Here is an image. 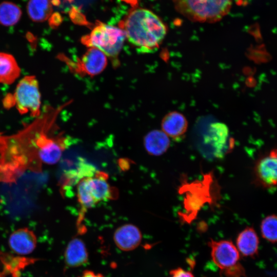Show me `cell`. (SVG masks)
Returning <instances> with one entry per match:
<instances>
[{
    "mask_svg": "<svg viewBox=\"0 0 277 277\" xmlns=\"http://www.w3.org/2000/svg\"><path fill=\"white\" fill-rule=\"evenodd\" d=\"M27 9L30 18L35 22L48 19L53 11L50 0H29Z\"/></svg>",
    "mask_w": 277,
    "mask_h": 277,
    "instance_id": "obj_17",
    "label": "cell"
},
{
    "mask_svg": "<svg viewBox=\"0 0 277 277\" xmlns=\"http://www.w3.org/2000/svg\"><path fill=\"white\" fill-rule=\"evenodd\" d=\"M170 144V138L162 130H151L144 137L145 149L151 155H163L168 150Z\"/></svg>",
    "mask_w": 277,
    "mask_h": 277,
    "instance_id": "obj_15",
    "label": "cell"
},
{
    "mask_svg": "<svg viewBox=\"0 0 277 277\" xmlns=\"http://www.w3.org/2000/svg\"><path fill=\"white\" fill-rule=\"evenodd\" d=\"M229 131L227 126L221 123H213L210 125L207 138L209 143L217 149L223 148L222 146L226 144L228 136Z\"/></svg>",
    "mask_w": 277,
    "mask_h": 277,
    "instance_id": "obj_19",
    "label": "cell"
},
{
    "mask_svg": "<svg viewBox=\"0 0 277 277\" xmlns=\"http://www.w3.org/2000/svg\"><path fill=\"white\" fill-rule=\"evenodd\" d=\"M37 156L42 162L48 165L57 163L61 159L64 147L60 141L48 137L43 132L34 139Z\"/></svg>",
    "mask_w": 277,
    "mask_h": 277,
    "instance_id": "obj_9",
    "label": "cell"
},
{
    "mask_svg": "<svg viewBox=\"0 0 277 277\" xmlns=\"http://www.w3.org/2000/svg\"><path fill=\"white\" fill-rule=\"evenodd\" d=\"M68 65L82 75L95 76L101 73L107 65V56L100 50L90 47L76 61L69 60Z\"/></svg>",
    "mask_w": 277,
    "mask_h": 277,
    "instance_id": "obj_8",
    "label": "cell"
},
{
    "mask_svg": "<svg viewBox=\"0 0 277 277\" xmlns=\"http://www.w3.org/2000/svg\"><path fill=\"white\" fill-rule=\"evenodd\" d=\"M70 16L74 23L86 24L87 21L84 15L75 8L70 10Z\"/></svg>",
    "mask_w": 277,
    "mask_h": 277,
    "instance_id": "obj_21",
    "label": "cell"
},
{
    "mask_svg": "<svg viewBox=\"0 0 277 277\" xmlns=\"http://www.w3.org/2000/svg\"><path fill=\"white\" fill-rule=\"evenodd\" d=\"M76 193L78 202L85 210L115 196V191L108 182L106 174L100 172L81 179L78 182Z\"/></svg>",
    "mask_w": 277,
    "mask_h": 277,
    "instance_id": "obj_5",
    "label": "cell"
},
{
    "mask_svg": "<svg viewBox=\"0 0 277 277\" xmlns=\"http://www.w3.org/2000/svg\"><path fill=\"white\" fill-rule=\"evenodd\" d=\"M262 237L271 243H277V215L275 214L266 216L260 224Z\"/></svg>",
    "mask_w": 277,
    "mask_h": 277,
    "instance_id": "obj_20",
    "label": "cell"
},
{
    "mask_svg": "<svg viewBox=\"0 0 277 277\" xmlns=\"http://www.w3.org/2000/svg\"><path fill=\"white\" fill-rule=\"evenodd\" d=\"M188 121L181 113L174 111L166 114L161 122L162 130L173 140L181 139L188 128Z\"/></svg>",
    "mask_w": 277,
    "mask_h": 277,
    "instance_id": "obj_12",
    "label": "cell"
},
{
    "mask_svg": "<svg viewBox=\"0 0 277 277\" xmlns=\"http://www.w3.org/2000/svg\"><path fill=\"white\" fill-rule=\"evenodd\" d=\"M8 244L14 253L19 255H27L35 249L37 238L32 230L26 227L21 228L10 235Z\"/></svg>",
    "mask_w": 277,
    "mask_h": 277,
    "instance_id": "obj_10",
    "label": "cell"
},
{
    "mask_svg": "<svg viewBox=\"0 0 277 277\" xmlns=\"http://www.w3.org/2000/svg\"><path fill=\"white\" fill-rule=\"evenodd\" d=\"M180 13L199 22L219 21L229 12L233 0H172Z\"/></svg>",
    "mask_w": 277,
    "mask_h": 277,
    "instance_id": "obj_2",
    "label": "cell"
},
{
    "mask_svg": "<svg viewBox=\"0 0 277 277\" xmlns=\"http://www.w3.org/2000/svg\"><path fill=\"white\" fill-rule=\"evenodd\" d=\"M142 235L137 227L132 224H124L117 228L113 235V240L118 249L130 251L141 244Z\"/></svg>",
    "mask_w": 277,
    "mask_h": 277,
    "instance_id": "obj_11",
    "label": "cell"
},
{
    "mask_svg": "<svg viewBox=\"0 0 277 277\" xmlns=\"http://www.w3.org/2000/svg\"><path fill=\"white\" fill-rule=\"evenodd\" d=\"M126 39L125 32L119 27L97 21L91 32L82 36L81 42L87 47L95 48L107 57L115 59Z\"/></svg>",
    "mask_w": 277,
    "mask_h": 277,
    "instance_id": "obj_3",
    "label": "cell"
},
{
    "mask_svg": "<svg viewBox=\"0 0 277 277\" xmlns=\"http://www.w3.org/2000/svg\"><path fill=\"white\" fill-rule=\"evenodd\" d=\"M169 274L170 277H194L191 272L181 267L171 270Z\"/></svg>",
    "mask_w": 277,
    "mask_h": 277,
    "instance_id": "obj_22",
    "label": "cell"
},
{
    "mask_svg": "<svg viewBox=\"0 0 277 277\" xmlns=\"http://www.w3.org/2000/svg\"><path fill=\"white\" fill-rule=\"evenodd\" d=\"M64 258L66 265L70 268L80 267L86 264L88 253L83 241L77 238L72 239L67 246Z\"/></svg>",
    "mask_w": 277,
    "mask_h": 277,
    "instance_id": "obj_14",
    "label": "cell"
},
{
    "mask_svg": "<svg viewBox=\"0 0 277 277\" xmlns=\"http://www.w3.org/2000/svg\"><path fill=\"white\" fill-rule=\"evenodd\" d=\"M121 1L129 5L133 8H137L138 5L139 0H121Z\"/></svg>",
    "mask_w": 277,
    "mask_h": 277,
    "instance_id": "obj_25",
    "label": "cell"
},
{
    "mask_svg": "<svg viewBox=\"0 0 277 277\" xmlns=\"http://www.w3.org/2000/svg\"><path fill=\"white\" fill-rule=\"evenodd\" d=\"M78 277H104V275L101 273H96L91 270H85L84 271L81 275Z\"/></svg>",
    "mask_w": 277,
    "mask_h": 277,
    "instance_id": "obj_24",
    "label": "cell"
},
{
    "mask_svg": "<svg viewBox=\"0 0 277 277\" xmlns=\"http://www.w3.org/2000/svg\"><path fill=\"white\" fill-rule=\"evenodd\" d=\"M22 15L20 8L9 2L0 4V24L5 26H11L19 21Z\"/></svg>",
    "mask_w": 277,
    "mask_h": 277,
    "instance_id": "obj_18",
    "label": "cell"
},
{
    "mask_svg": "<svg viewBox=\"0 0 277 277\" xmlns=\"http://www.w3.org/2000/svg\"><path fill=\"white\" fill-rule=\"evenodd\" d=\"M126 38L142 53L156 51L165 38L167 28L162 20L150 10L133 8L119 23Z\"/></svg>",
    "mask_w": 277,
    "mask_h": 277,
    "instance_id": "obj_1",
    "label": "cell"
},
{
    "mask_svg": "<svg viewBox=\"0 0 277 277\" xmlns=\"http://www.w3.org/2000/svg\"><path fill=\"white\" fill-rule=\"evenodd\" d=\"M254 182L265 188L277 186V148L259 157L253 169Z\"/></svg>",
    "mask_w": 277,
    "mask_h": 277,
    "instance_id": "obj_7",
    "label": "cell"
},
{
    "mask_svg": "<svg viewBox=\"0 0 277 277\" xmlns=\"http://www.w3.org/2000/svg\"><path fill=\"white\" fill-rule=\"evenodd\" d=\"M259 238L255 230L247 227L240 232L236 239V247L240 254L254 258L259 252Z\"/></svg>",
    "mask_w": 277,
    "mask_h": 277,
    "instance_id": "obj_13",
    "label": "cell"
},
{
    "mask_svg": "<svg viewBox=\"0 0 277 277\" xmlns=\"http://www.w3.org/2000/svg\"><path fill=\"white\" fill-rule=\"evenodd\" d=\"M48 19L50 26L54 28L61 24L62 22V17L59 13L54 12L51 14Z\"/></svg>",
    "mask_w": 277,
    "mask_h": 277,
    "instance_id": "obj_23",
    "label": "cell"
},
{
    "mask_svg": "<svg viewBox=\"0 0 277 277\" xmlns=\"http://www.w3.org/2000/svg\"><path fill=\"white\" fill-rule=\"evenodd\" d=\"M2 253L0 252V255H1ZM5 254V253H3V254L2 255V256L0 257V259H1L2 258H3V257L4 256Z\"/></svg>",
    "mask_w": 277,
    "mask_h": 277,
    "instance_id": "obj_26",
    "label": "cell"
},
{
    "mask_svg": "<svg viewBox=\"0 0 277 277\" xmlns=\"http://www.w3.org/2000/svg\"><path fill=\"white\" fill-rule=\"evenodd\" d=\"M21 69L15 58L0 52V83L11 84L19 77Z\"/></svg>",
    "mask_w": 277,
    "mask_h": 277,
    "instance_id": "obj_16",
    "label": "cell"
},
{
    "mask_svg": "<svg viewBox=\"0 0 277 277\" xmlns=\"http://www.w3.org/2000/svg\"><path fill=\"white\" fill-rule=\"evenodd\" d=\"M211 257L221 273L226 277H246V272L240 262V253L232 241L227 240L208 243Z\"/></svg>",
    "mask_w": 277,
    "mask_h": 277,
    "instance_id": "obj_6",
    "label": "cell"
},
{
    "mask_svg": "<svg viewBox=\"0 0 277 277\" xmlns=\"http://www.w3.org/2000/svg\"><path fill=\"white\" fill-rule=\"evenodd\" d=\"M41 93L38 81L33 75L24 77L17 84L14 93L5 98L7 107L14 106L21 114L29 113L33 117L41 114Z\"/></svg>",
    "mask_w": 277,
    "mask_h": 277,
    "instance_id": "obj_4",
    "label": "cell"
}]
</instances>
